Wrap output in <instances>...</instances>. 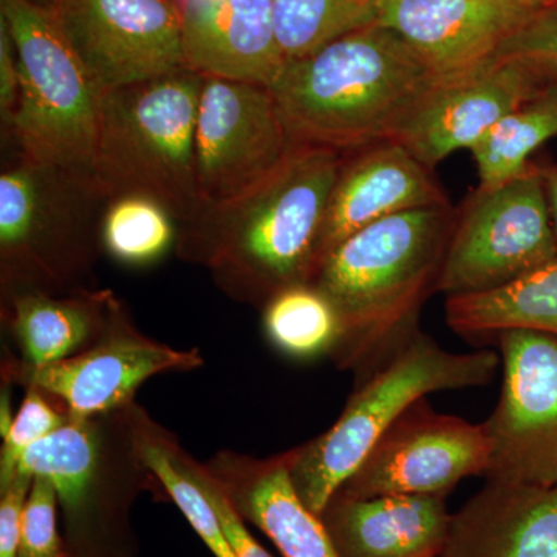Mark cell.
Returning a JSON list of instances; mask_svg holds the SVG:
<instances>
[{"label":"cell","instance_id":"cell-16","mask_svg":"<svg viewBox=\"0 0 557 557\" xmlns=\"http://www.w3.org/2000/svg\"><path fill=\"white\" fill-rule=\"evenodd\" d=\"M438 205H450L445 189L431 168L397 139L343 153L322 234L321 263L357 231L399 212Z\"/></svg>","mask_w":557,"mask_h":557},{"label":"cell","instance_id":"cell-38","mask_svg":"<svg viewBox=\"0 0 557 557\" xmlns=\"http://www.w3.org/2000/svg\"><path fill=\"white\" fill-rule=\"evenodd\" d=\"M35 3H39V5L47 7V9H54L57 5V0H33Z\"/></svg>","mask_w":557,"mask_h":557},{"label":"cell","instance_id":"cell-24","mask_svg":"<svg viewBox=\"0 0 557 557\" xmlns=\"http://www.w3.org/2000/svg\"><path fill=\"white\" fill-rule=\"evenodd\" d=\"M132 424L139 456L159 480L164 494L177 505L189 525L215 557H236L220 525L200 480V461L180 445L178 438L157 423L143 406L132 405Z\"/></svg>","mask_w":557,"mask_h":557},{"label":"cell","instance_id":"cell-10","mask_svg":"<svg viewBox=\"0 0 557 557\" xmlns=\"http://www.w3.org/2000/svg\"><path fill=\"white\" fill-rule=\"evenodd\" d=\"M203 362L197 348L180 350L143 335L129 310L116 298L108 327L94 346L35 369L25 368L9 355L2 361V381L9 386L39 388L69 413L70 420H84L127 408L152 376L190 372Z\"/></svg>","mask_w":557,"mask_h":557},{"label":"cell","instance_id":"cell-13","mask_svg":"<svg viewBox=\"0 0 557 557\" xmlns=\"http://www.w3.org/2000/svg\"><path fill=\"white\" fill-rule=\"evenodd\" d=\"M292 148L273 91L205 78L196 127V182L203 208L237 199Z\"/></svg>","mask_w":557,"mask_h":557},{"label":"cell","instance_id":"cell-7","mask_svg":"<svg viewBox=\"0 0 557 557\" xmlns=\"http://www.w3.org/2000/svg\"><path fill=\"white\" fill-rule=\"evenodd\" d=\"M108 197L90 180L20 156L0 175V288L67 295L87 288Z\"/></svg>","mask_w":557,"mask_h":557},{"label":"cell","instance_id":"cell-2","mask_svg":"<svg viewBox=\"0 0 557 557\" xmlns=\"http://www.w3.org/2000/svg\"><path fill=\"white\" fill-rule=\"evenodd\" d=\"M457 209H410L351 234L322 260L311 284L341 319L332 351L339 369L359 379L418 330L424 302L438 293Z\"/></svg>","mask_w":557,"mask_h":557},{"label":"cell","instance_id":"cell-22","mask_svg":"<svg viewBox=\"0 0 557 557\" xmlns=\"http://www.w3.org/2000/svg\"><path fill=\"white\" fill-rule=\"evenodd\" d=\"M116 296L91 287L67 295L28 292L2 300L9 327L25 368H44L78 355L101 338Z\"/></svg>","mask_w":557,"mask_h":557},{"label":"cell","instance_id":"cell-12","mask_svg":"<svg viewBox=\"0 0 557 557\" xmlns=\"http://www.w3.org/2000/svg\"><path fill=\"white\" fill-rule=\"evenodd\" d=\"M490 458L485 423L440 413L424 397L376 440L336 494L446 497L461 480L485 478Z\"/></svg>","mask_w":557,"mask_h":557},{"label":"cell","instance_id":"cell-18","mask_svg":"<svg viewBox=\"0 0 557 557\" xmlns=\"http://www.w3.org/2000/svg\"><path fill=\"white\" fill-rule=\"evenodd\" d=\"M186 67L271 87L285 64L273 0H177Z\"/></svg>","mask_w":557,"mask_h":557},{"label":"cell","instance_id":"cell-3","mask_svg":"<svg viewBox=\"0 0 557 557\" xmlns=\"http://www.w3.org/2000/svg\"><path fill=\"white\" fill-rule=\"evenodd\" d=\"M437 78L398 33L373 24L285 61L270 89L292 145L346 153L394 137Z\"/></svg>","mask_w":557,"mask_h":557},{"label":"cell","instance_id":"cell-34","mask_svg":"<svg viewBox=\"0 0 557 557\" xmlns=\"http://www.w3.org/2000/svg\"><path fill=\"white\" fill-rule=\"evenodd\" d=\"M21 100V70L16 49L5 22L0 20V120L10 138Z\"/></svg>","mask_w":557,"mask_h":557},{"label":"cell","instance_id":"cell-26","mask_svg":"<svg viewBox=\"0 0 557 557\" xmlns=\"http://www.w3.org/2000/svg\"><path fill=\"white\" fill-rule=\"evenodd\" d=\"M262 310L267 338L289 358L332 355L338 346V311L313 284L282 289Z\"/></svg>","mask_w":557,"mask_h":557},{"label":"cell","instance_id":"cell-6","mask_svg":"<svg viewBox=\"0 0 557 557\" xmlns=\"http://www.w3.org/2000/svg\"><path fill=\"white\" fill-rule=\"evenodd\" d=\"M132 405L70 420L22 457L17 474L53 483L73 557H132L135 498L143 491L164 493L139 456Z\"/></svg>","mask_w":557,"mask_h":557},{"label":"cell","instance_id":"cell-33","mask_svg":"<svg viewBox=\"0 0 557 557\" xmlns=\"http://www.w3.org/2000/svg\"><path fill=\"white\" fill-rule=\"evenodd\" d=\"M33 478L17 474L10 485L0 490V557H17L22 516Z\"/></svg>","mask_w":557,"mask_h":557},{"label":"cell","instance_id":"cell-21","mask_svg":"<svg viewBox=\"0 0 557 557\" xmlns=\"http://www.w3.org/2000/svg\"><path fill=\"white\" fill-rule=\"evenodd\" d=\"M341 557H442L450 520L446 497H346L321 515Z\"/></svg>","mask_w":557,"mask_h":557},{"label":"cell","instance_id":"cell-4","mask_svg":"<svg viewBox=\"0 0 557 557\" xmlns=\"http://www.w3.org/2000/svg\"><path fill=\"white\" fill-rule=\"evenodd\" d=\"M500 355L454 354L420 329L357 384L336 423L306 445L289 449V478L310 511H322L368 456L376 440L431 392L486 386Z\"/></svg>","mask_w":557,"mask_h":557},{"label":"cell","instance_id":"cell-23","mask_svg":"<svg viewBox=\"0 0 557 557\" xmlns=\"http://www.w3.org/2000/svg\"><path fill=\"white\" fill-rule=\"evenodd\" d=\"M446 321L458 335L475 341L518 329L557 336V256L505 287L450 296Z\"/></svg>","mask_w":557,"mask_h":557},{"label":"cell","instance_id":"cell-1","mask_svg":"<svg viewBox=\"0 0 557 557\" xmlns=\"http://www.w3.org/2000/svg\"><path fill=\"white\" fill-rule=\"evenodd\" d=\"M341 161L338 150L292 145L258 185L178 226V258L205 267L230 299L259 309L282 289L311 284Z\"/></svg>","mask_w":557,"mask_h":557},{"label":"cell","instance_id":"cell-35","mask_svg":"<svg viewBox=\"0 0 557 557\" xmlns=\"http://www.w3.org/2000/svg\"><path fill=\"white\" fill-rule=\"evenodd\" d=\"M541 166V164H539ZM542 178H544L545 193H547V200L549 207V214H552L553 228H555L557 239V164H548V166H541Z\"/></svg>","mask_w":557,"mask_h":557},{"label":"cell","instance_id":"cell-14","mask_svg":"<svg viewBox=\"0 0 557 557\" xmlns=\"http://www.w3.org/2000/svg\"><path fill=\"white\" fill-rule=\"evenodd\" d=\"M53 11L104 91L188 69L177 0H57Z\"/></svg>","mask_w":557,"mask_h":557},{"label":"cell","instance_id":"cell-20","mask_svg":"<svg viewBox=\"0 0 557 557\" xmlns=\"http://www.w3.org/2000/svg\"><path fill=\"white\" fill-rule=\"evenodd\" d=\"M442 557H557V486L487 480L453 515Z\"/></svg>","mask_w":557,"mask_h":557},{"label":"cell","instance_id":"cell-9","mask_svg":"<svg viewBox=\"0 0 557 557\" xmlns=\"http://www.w3.org/2000/svg\"><path fill=\"white\" fill-rule=\"evenodd\" d=\"M557 256L541 166L479 185L457 208L438 293L478 295L505 287Z\"/></svg>","mask_w":557,"mask_h":557},{"label":"cell","instance_id":"cell-17","mask_svg":"<svg viewBox=\"0 0 557 557\" xmlns=\"http://www.w3.org/2000/svg\"><path fill=\"white\" fill-rule=\"evenodd\" d=\"M530 14L516 0H380L379 24L443 76L494 57Z\"/></svg>","mask_w":557,"mask_h":557},{"label":"cell","instance_id":"cell-11","mask_svg":"<svg viewBox=\"0 0 557 557\" xmlns=\"http://www.w3.org/2000/svg\"><path fill=\"white\" fill-rule=\"evenodd\" d=\"M494 341L504 384L485 421L491 443L485 478L557 486V336L518 329Z\"/></svg>","mask_w":557,"mask_h":557},{"label":"cell","instance_id":"cell-19","mask_svg":"<svg viewBox=\"0 0 557 557\" xmlns=\"http://www.w3.org/2000/svg\"><path fill=\"white\" fill-rule=\"evenodd\" d=\"M289 461V450L267 458L220 450L205 465L245 522L269 536L282 557H341L322 519L296 493Z\"/></svg>","mask_w":557,"mask_h":557},{"label":"cell","instance_id":"cell-27","mask_svg":"<svg viewBox=\"0 0 557 557\" xmlns=\"http://www.w3.org/2000/svg\"><path fill=\"white\" fill-rule=\"evenodd\" d=\"M178 223L161 201L146 194L108 200L101 220L102 249L129 267L159 262L177 245Z\"/></svg>","mask_w":557,"mask_h":557},{"label":"cell","instance_id":"cell-29","mask_svg":"<svg viewBox=\"0 0 557 557\" xmlns=\"http://www.w3.org/2000/svg\"><path fill=\"white\" fill-rule=\"evenodd\" d=\"M24 401L0 449V490L16 478L22 457L70 421L69 413L36 387H25Z\"/></svg>","mask_w":557,"mask_h":557},{"label":"cell","instance_id":"cell-25","mask_svg":"<svg viewBox=\"0 0 557 557\" xmlns=\"http://www.w3.org/2000/svg\"><path fill=\"white\" fill-rule=\"evenodd\" d=\"M557 137V79L545 81L471 149L480 185H496L531 166V153Z\"/></svg>","mask_w":557,"mask_h":557},{"label":"cell","instance_id":"cell-36","mask_svg":"<svg viewBox=\"0 0 557 557\" xmlns=\"http://www.w3.org/2000/svg\"><path fill=\"white\" fill-rule=\"evenodd\" d=\"M10 386L3 384L2 395H0V437H5L9 434L11 424H13L14 417L11 416L10 403Z\"/></svg>","mask_w":557,"mask_h":557},{"label":"cell","instance_id":"cell-8","mask_svg":"<svg viewBox=\"0 0 557 557\" xmlns=\"http://www.w3.org/2000/svg\"><path fill=\"white\" fill-rule=\"evenodd\" d=\"M0 20L9 28L21 70L20 108L10 138L21 156L98 185L104 90L70 46L53 10L33 0H0Z\"/></svg>","mask_w":557,"mask_h":557},{"label":"cell","instance_id":"cell-31","mask_svg":"<svg viewBox=\"0 0 557 557\" xmlns=\"http://www.w3.org/2000/svg\"><path fill=\"white\" fill-rule=\"evenodd\" d=\"M496 57L525 65L544 81L557 79V3L530 14L498 47Z\"/></svg>","mask_w":557,"mask_h":557},{"label":"cell","instance_id":"cell-5","mask_svg":"<svg viewBox=\"0 0 557 557\" xmlns=\"http://www.w3.org/2000/svg\"><path fill=\"white\" fill-rule=\"evenodd\" d=\"M203 76L182 69L102 94L95 177L108 199L146 194L178 226L201 211L196 127Z\"/></svg>","mask_w":557,"mask_h":557},{"label":"cell","instance_id":"cell-15","mask_svg":"<svg viewBox=\"0 0 557 557\" xmlns=\"http://www.w3.org/2000/svg\"><path fill=\"white\" fill-rule=\"evenodd\" d=\"M544 83L525 65L494 54L472 67L438 76L392 138L434 170L450 153L474 148Z\"/></svg>","mask_w":557,"mask_h":557},{"label":"cell","instance_id":"cell-37","mask_svg":"<svg viewBox=\"0 0 557 557\" xmlns=\"http://www.w3.org/2000/svg\"><path fill=\"white\" fill-rule=\"evenodd\" d=\"M519 5H522L523 9L531 11V13H536L539 10L547 9V7L555 5L557 0H516Z\"/></svg>","mask_w":557,"mask_h":557},{"label":"cell","instance_id":"cell-39","mask_svg":"<svg viewBox=\"0 0 557 557\" xmlns=\"http://www.w3.org/2000/svg\"><path fill=\"white\" fill-rule=\"evenodd\" d=\"M70 557H73L72 555H70Z\"/></svg>","mask_w":557,"mask_h":557},{"label":"cell","instance_id":"cell-30","mask_svg":"<svg viewBox=\"0 0 557 557\" xmlns=\"http://www.w3.org/2000/svg\"><path fill=\"white\" fill-rule=\"evenodd\" d=\"M57 490L49 479L33 478L30 493L22 516L17 557H70L58 527Z\"/></svg>","mask_w":557,"mask_h":557},{"label":"cell","instance_id":"cell-32","mask_svg":"<svg viewBox=\"0 0 557 557\" xmlns=\"http://www.w3.org/2000/svg\"><path fill=\"white\" fill-rule=\"evenodd\" d=\"M200 480L205 493H207L212 507L218 512L220 525H222L223 533L228 539L234 555L236 557H273L249 533L245 519L242 518L233 502L230 500L228 494L220 486V483L209 472L205 463H201L200 467Z\"/></svg>","mask_w":557,"mask_h":557},{"label":"cell","instance_id":"cell-28","mask_svg":"<svg viewBox=\"0 0 557 557\" xmlns=\"http://www.w3.org/2000/svg\"><path fill=\"white\" fill-rule=\"evenodd\" d=\"M380 0H273L285 61L306 57L359 28L379 24Z\"/></svg>","mask_w":557,"mask_h":557}]
</instances>
